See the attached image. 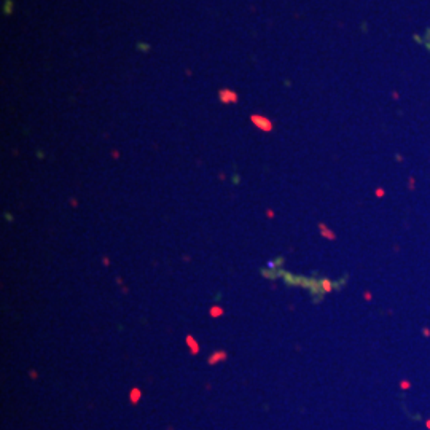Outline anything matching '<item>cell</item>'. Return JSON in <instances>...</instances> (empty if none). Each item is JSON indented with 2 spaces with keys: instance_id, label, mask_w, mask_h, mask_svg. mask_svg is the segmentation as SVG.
Returning <instances> with one entry per match:
<instances>
[{
  "instance_id": "cell-1",
  "label": "cell",
  "mask_w": 430,
  "mask_h": 430,
  "mask_svg": "<svg viewBox=\"0 0 430 430\" xmlns=\"http://www.w3.org/2000/svg\"><path fill=\"white\" fill-rule=\"evenodd\" d=\"M250 121L254 123L258 129H262V131H266V133L272 131V123L266 117H263V115H252Z\"/></svg>"
},
{
  "instance_id": "cell-2",
  "label": "cell",
  "mask_w": 430,
  "mask_h": 430,
  "mask_svg": "<svg viewBox=\"0 0 430 430\" xmlns=\"http://www.w3.org/2000/svg\"><path fill=\"white\" fill-rule=\"evenodd\" d=\"M218 99H220L222 104H236L237 94L235 91H231L230 88H222V90L218 91Z\"/></svg>"
},
{
  "instance_id": "cell-3",
  "label": "cell",
  "mask_w": 430,
  "mask_h": 430,
  "mask_svg": "<svg viewBox=\"0 0 430 430\" xmlns=\"http://www.w3.org/2000/svg\"><path fill=\"white\" fill-rule=\"evenodd\" d=\"M185 343L188 344L190 352L193 354V356H198V354H200V344H198V341L193 337H191V334H187Z\"/></svg>"
},
{
  "instance_id": "cell-4",
  "label": "cell",
  "mask_w": 430,
  "mask_h": 430,
  "mask_svg": "<svg viewBox=\"0 0 430 430\" xmlns=\"http://www.w3.org/2000/svg\"><path fill=\"white\" fill-rule=\"evenodd\" d=\"M223 360H227V352L225 351H215L213 356L209 357V365H215V364H218V362H223Z\"/></svg>"
},
{
  "instance_id": "cell-5",
  "label": "cell",
  "mask_w": 430,
  "mask_h": 430,
  "mask_svg": "<svg viewBox=\"0 0 430 430\" xmlns=\"http://www.w3.org/2000/svg\"><path fill=\"white\" fill-rule=\"evenodd\" d=\"M223 312L225 311H223V308H220V306H213V308H210V311H209L210 317H214V319L223 316Z\"/></svg>"
},
{
  "instance_id": "cell-6",
  "label": "cell",
  "mask_w": 430,
  "mask_h": 430,
  "mask_svg": "<svg viewBox=\"0 0 430 430\" xmlns=\"http://www.w3.org/2000/svg\"><path fill=\"white\" fill-rule=\"evenodd\" d=\"M13 13V0H4V15L10 16Z\"/></svg>"
},
{
  "instance_id": "cell-7",
  "label": "cell",
  "mask_w": 430,
  "mask_h": 430,
  "mask_svg": "<svg viewBox=\"0 0 430 430\" xmlns=\"http://www.w3.org/2000/svg\"><path fill=\"white\" fill-rule=\"evenodd\" d=\"M135 48H138V50L142 51V53H148V51H150V45H148V43H142V42H140V43L135 45Z\"/></svg>"
},
{
  "instance_id": "cell-8",
  "label": "cell",
  "mask_w": 430,
  "mask_h": 430,
  "mask_svg": "<svg viewBox=\"0 0 430 430\" xmlns=\"http://www.w3.org/2000/svg\"><path fill=\"white\" fill-rule=\"evenodd\" d=\"M139 397H140L139 389H133V391H131V401H134V404H135V401L139 400Z\"/></svg>"
},
{
  "instance_id": "cell-9",
  "label": "cell",
  "mask_w": 430,
  "mask_h": 430,
  "mask_svg": "<svg viewBox=\"0 0 430 430\" xmlns=\"http://www.w3.org/2000/svg\"><path fill=\"white\" fill-rule=\"evenodd\" d=\"M320 230H322V235H324V236H329L330 239H333V237H334V235H333V233H329L330 230H329V228H325L324 225H320Z\"/></svg>"
},
{
  "instance_id": "cell-10",
  "label": "cell",
  "mask_w": 430,
  "mask_h": 430,
  "mask_svg": "<svg viewBox=\"0 0 430 430\" xmlns=\"http://www.w3.org/2000/svg\"><path fill=\"white\" fill-rule=\"evenodd\" d=\"M112 156H113V158H117V160H118V158H120V153L117 152V150H115V152L112 153Z\"/></svg>"
},
{
  "instance_id": "cell-11",
  "label": "cell",
  "mask_w": 430,
  "mask_h": 430,
  "mask_svg": "<svg viewBox=\"0 0 430 430\" xmlns=\"http://www.w3.org/2000/svg\"><path fill=\"white\" fill-rule=\"evenodd\" d=\"M266 215H268V218H272V215H275V213H272V210H268V213H266Z\"/></svg>"
},
{
  "instance_id": "cell-12",
  "label": "cell",
  "mask_w": 430,
  "mask_h": 430,
  "mask_svg": "<svg viewBox=\"0 0 430 430\" xmlns=\"http://www.w3.org/2000/svg\"><path fill=\"white\" fill-rule=\"evenodd\" d=\"M102 262H104V265H106V266H108V265H111V260H108V258H107V257H106V258H104V260H102Z\"/></svg>"
},
{
  "instance_id": "cell-13",
  "label": "cell",
  "mask_w": 430,
  "mask_h": 430,
  "mask_svg": "<svg viewBox=\"0 0 430 430\" xmlns=\"http://www.w3.org/2000/svg\"><path fill=\"white\" fill-rule=\"evenodd\" d=\"M71 203H72V208H77V201H75L73 198H72V200H71Z\"/></svg>"
}]
</instances>
